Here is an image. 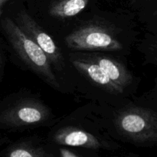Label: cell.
Masks as SVG:
<instances>
[{
  "instance_id": "6da1fadb",
  "label": "cell",
  "mask_w": 157,
  "mask_h": 157,
  "mask_svg": "<svg viewBox=\"0 0 157 157\" xmlns=\"http://www.w3.org/2000/svg\"><path fill=\"white\" fill-rule=\"evenodd\" d=\"M0 25L8 41L21 60L50 85L58 87L57 78L51 67V61L42 49L11 18L1 20Z\"/></svg>"
},
{
  "instance_id": "7a4b0ae2",
  "label": "cell",
  "mask_w": 157,
  "mask_h": 157,
  "mask_svg": "<svg viewBox=\"0 0 157 157\" xmlns=\"http://www.w3.org/2000/svg\"><path fill=\"white\" fill-rule=\"evenodd\" d=\"M119 131L137 142H151L157 139L156 115L144 108H130L121 112L116 119Z\"/></svg>"
},
{
  "instance_id": "3957f363",
  "label": "cell",
  "mask_w": 157,
  "mask_h": 157,
  "mask_svg": "<svg viewBox=\"0 0 157 157\" xmlns=\"http://www.w3.org/2000/svg\"><path fill=\"white\" fill-rule=\"evenodd\" d=\"M67 45L75 50L119 51L123 45L108 30L99 25L84 26L65 38Z\"/></svg>"
},
{
  "instance_id": "277c9868",
  "label": "cell",
  "mask_w": 157,
  "mask_h": 157,
  "mask_svg": "<svg viewBox=\"0 0 157 157\" xmlns=\"http://www.w3.org/2000/svg\"><path fill=\"white\" fill-rule=\"evenodd\" d=\"M48 116V110L42 104L34 101H25L0 112V126L35 125L45 121Z\"/></svg>"
},
{
  "instance_id": "5b68a950",
  "label": "cell",
  "mask_w": 157,
  "mask_h": 157,
  "mask_svg": "<svg viewBox=\"0 0 157 157\" xmlns=\"http://www.w3.org/2000/svg\"><path fill=\"white\" fill-rule=\"evenodd\" d=\"M16 24L29 38L42 49L51 62L54 63L58 67L62 64L63 58L59 48L50 35L46 33L27 12L21 11L18 14Z\"/></svg>"
},
{
  "instance_id": "8992f818",
  "label": "cell",
  "mask_w": 157,
  "mask_h": 157,
  "mask_svg": "<svg viewBox=\"0 0 157 157\" xmlns=\"http://www.w3.org/2000/svg\"><path fill=\"white\" fill-rule=\"evenodd\" d=\"M55 140L60 145L97 150L101 147L99 140L88 132L76 127H65L58 130Z\"/></svg>"
},
{
  "instance_id": "52a82bcc",
  "label": "cell",
  "mask_w": 157,
  "mask_h": 157,
  "mask_svg": "<svg viewBox=\"0 0 157 157\" xmlns=\"http://www.w3.org/2000/svg\"><path fill=\"white\" fill-rule=\"evenodd\" d=\"M72 64L77 70L107 91L113 94H122L124 92V89L113 83L105 72L95 63L73 60Z\"/></svg>"
},
{
  "instance_id": "ba28073f",
  "label": "cell",
  "mask_w": 157,
  "mask_h": 157,
  "mask_svg": "<svg viewBox=\"0 0 157 157\" xmlns=\"http://www.w3.org/2000/svg\"><path fill=\"white\" fill-rule=\"evenodd\" d=\"M91 62L98 64L108 78L122 88H125L132 81V77L127 69L115 60L107 56L98 55L91 59Z\"/></svg>"
},
{
  "instance_id": "9c48e42d",
  "label": "cell",
  "mask_w": 157,
  "mask_h": 157,
  "mask_svg": "<svg viewBox=\"0 0 157 157\" xmlns=\"http://www.w3.org/2000/svg\"><path fill=\"white\" fill-rule=\"evenodd\" d=\"M89 0H60L50 8L51 15L56 18H67L74 17L82 12Z\"/></svg>"
},
{
  "instance_id": "30bf717a",
  "label": "cell",
  "mask_w": 157,
  "mask_h": 157,
  "mask_svg": "<svg viewBox=\"0 0 157 157\" xmlns=\"http://www.w3.org/2000/svg\"><path fill=\"white\" fill-rule=\"evenodd\" d=\"M7 157H49L41 149L27 144H20L9 150Z\"/></svg>"
},
{
  "instance_id": "8fae6325",
  "label": "cell",
  "mask_w": 157,
  "mask_h": 157,
  "mask_svg": "<svg viewBox=\"0 0 157 157\" xmlns=\"http://www.w3.org/2000/svg\"><path fill=\"white\" fill-rule=\"evenodd\" d=\"M9 0H0V21H1L2 15L3 13V9H4L6 3L9 2ZM4 67H5V60L3 58L2 52V47H1V42H0V82L2 78L3 73H4Z\"/></svg>"
},
{
  "instance_id": "7c38bea8",
  "label": "cell",
  "mask_w": 157,
  "mask_h": 157,
  "mask_svg": "<svg viewBox=\"0 0 157 157\" xmlns=\"http://www.w3.org/2000/svg\"><path fill=\"white\" fill-rule=\"evenodd\" d=\"M60 156L61 157H78L75 153H72L67 149H61L60 150Z\"/></svg>"
}]
</instances>
